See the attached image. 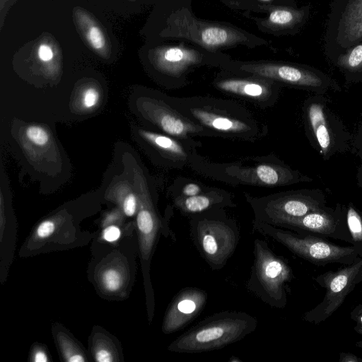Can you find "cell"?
<instances>
[{
    "mask_svg": "<svg viewBox=\"0 0 362 362\" xmlns=\"http://www.w3.org/2000/svg\"><path fill=\"white\" fill-rule=\"evenodd\" d=\"M167 98L183 115L203 127L209 136L255 141L268 132L265 124L235 101L207 96Z\"/></svg>",
    "mask_w": 362,
    "mask_h": 362,
    "instance_id": "obj_1",
    "label": "cell"
},
{
    "mask_svg": "<svg viewBox=\"0 0 362 362\" xmlns=\"http://www.w3.org/2000/svg\"><path fill=\"white\" fill-rule=\"evenodd\" d=\"M253 316L240 311L215 313L177 337L168 347L175 353H200L219 349L242 340L257 327Z\"/></svg>",
    "mask_w": 362,
    "mask_h": 362,
    "instance_id": "obj_2",
    "label": "cell"
},
{
    "mask_svg": "<svg viewBox=\"0 0 362 362\" xmlns=\"http://www.w3.org/2000/svg\"><path fill=\"white\" fill-rule=\"evenodd\" d=\"M223 209L190 216V235L210 267L223 268L234 253L240 239L238 228Z\"/></svg>",
    "mask_w": 362,
    "mask_h": 362,
    "instance_id": "obj_3",
    "label": "cell"
},
{
    "mask_svg": "<svg viewBox=\"0 0 362 362\" xmlns=\"http://www.w3.org/2000/svg\"><path fill=\"white\" fill-rule=\"evenodd\" d=\"M252 224L254 231L276 240L291 252L316 266L325 267L332 263L345 266L362 256V248L352 245H338L326 238L298 233L255 219Z\"/></svg>",
    "mask_w": 362,
    "mask_h": 362,
    "instance_id": "obj_4",
    "label": "cell"
},
{
    "mask_svg": "<svg viewBox=\"0 0 362 362\" xmlns=\"http://www.w3.org/2000/svg\"><path fill=\"white\" fill-rule=\"evenodd\" d=\"M253 255L247 289L273 308H285L288 285L293 277L291 267L270 249L267 243L258 238L254 241Z\"/></svg>",
    "mask_w": 362,
    "mask_h": 362,
    "instance_id": "obj_5",
    "label": "cell"
},
{
    "mask_svg": "<svg viewBox=\"0 0 362 362\" xmlns=\"http://www.w3.org/2000/svg\"><path fill=\"white\" fill-rule=\"evenodd\" d=\"M264 159L262 157V160L253 165H245L240 162L214 163L204 159L199 173L233 185L276 187L312 181L310 177L279 161H269V157Z\"/></svg>",
    "mask_w": 362,
    "mask_h": 362,
    "instance_id": "obj_6",
    "label": "cell"
},
{
    "mask_svg": "<svg viewBox=\"0 0 362 362\" xmlns=\"http://www.w3.org/2000/svg\"><path fill=\"white\" fill-rule=\"evenodd\" d=\"M255 220L274 226L287 218L303 216L325 206V197L320 190H297L253 197L246 194Z\"/></svg>",
    "mask_w": 362,
    "mask_h": 362,
    "instance_id": "obj_7",
    "label": "cell"
},
{
    "mask_svg": "<svg viewBox=\"0 0 362 362\" xmlns=\"http://www.w3.org/2000/svg\"><path fill=\"white\" fill-rule=\"evenodd\" d=\"M314 280L325 289V294L319 304L304 314L303 319L318 325L329 318L356 285L362 282V256L352 264L336 271H327L315 276Z\"/></svg>",
    "mask_w": 362,
    "mask_h": 362,
    "instance_id": "obj_8",
    "label": "cell"
},
{
    "mask_svg": "<svg viewBox=\"0 0 362 362\" xmlns=\"http://www.w3.org/2000/svg\"><path fill=\"white\" fill-rule=\"evenodd\" d=\"M139 109L143 117L161 133L188 141L196 140L197 136H209L203 127L178 111L167 95L142 97Z\"/></svg>",
    "mask_w": 362,
    "mask_h": 362,
    "instance_id": "obj_9",
    "label": "cell"
},
{
    "mask_svg": "<svg viewBox=\"0 0 362 362\" xmlns=\"http://www.w3.org/2000/svg\"><path fill=\"white\" fill-rule=\"evenodd\" d=\"M229 70L238 74H250L276 82L324 93L335 86L328 79L315 72L301 67L271 62H238L232 64Z\"/></svg>",
    "mask_w": 362,
    "mask_h": 362,
    "instance_id": "obj_10",
    "label": "cell"
},
{
    "mask_svg": "<svg viewBox=\"0 0 362 362\" xmlns=\"http://www.w3.org/2000/svg\"><path fill=\"white\" fill-rule=\"evenodd\" d=\"M174 36L189 40L207 49L246 42L247 36L234 28L218 23L204 22L190 15L175 13L170 22Z\"/></svg>",
    "mask_w": 362,
    "mask_h": 362,
    "instance_id": "obj_11",
    "label": "cell"
},
{
    "mask_svg": "<svg viewBox=\"0 0 362 362\" xmlns=\"http://www.w3.org/2000/svg\"><path fill=\"white\" fill-rule=\"evenodd\" d=\"M274 226L298 233L352 243L346 223V207L340 204L334 208L324 206L300 217L284 218Z\"/></svg>",
    "mask_w": 362,
    "mask_h": 362,
    "instance_id": "obj_12",
    "label": "cell"
},
{
    "mask_svg": "<svg viewBox=\"0 0 362 362\" xmlns=\"http://www.w3.org/2000/svg\"><path fill=\"white\" fill-rule=\"evenodd\" d=\"M221 75L213 81L219 91L252 103L261 108L274 105L278 100L282 85L259 76L241 74Z\"/></svg>",
    "mask_w": 362,
    "mask_h": 362,
    "instance_id": "obj_13",
    "label": "cell"
},
{
    "mask_svg": "<svg viewBox=\"0 0 362 362\" xmlns=\"http://www.w3.org/2000/svg\"><path fill=\"white\" fill-rule=\"evenodd\" d=\"M305 127L321 154L328 158L339 150V133L334 127V116L326 100L315 96L308 98L303 106Z\"/></svg>",
    "mask_w": 362,
    "mask_h": 362,
    "instance_id": "obj_14",
    "label": "cell"
},
{
    "mask_svg": "<svg viewBox=\"0 0 362 362\" xmlns=\"http://www.w3.org/2000/svg\"><path fill=\"white\" fill-rule=\"evenodd\" d=\"M139 135L158 153L164 165L170 168L193 167L199 161L197 148L201 146L198 140L180 139L161 132L139 129Z\"/></svg>",
    "mask_w": 362,
    "mask_h": 362,
    "instance_id": "obj_15",
    "label": "cell"
},
{
    "mask_svg": "<svg viewBox=\"0 0 362 362\" xmlns=\"http://www.w3.org/2000/svg\"><path fill=\"white\" fill-rule=\"evenodd\" d=\"M203 62L204 56L200 52L184 46L160 48L154 57L156 69L165 77L164 83L170 88L185 86L187 73Z\"/></svg>",
    "mask_w": 362,
    "mask_h": 362,
    "instance_id": "obj_16",
    "label": "cell"
},
{
    "mask_svg": "<svg viewBox=\"0 0 362 362\" xmlns=\"http://www.w3.org/2000/svg\"><path fill=\"white\" fill-rule=\"evenodd\" d=\"M134 180L137 188L136 225L139 233L140 250L147 269L161 228V221L156 211L144 177L139 170H134Z\"/></svg>",
    "mask_w": 362,
    "mask_h": 362,
    "instance_id": "obj_17",
    "label": "cell"
},
{
    "mask_svg": "<svg viewBox=\"0 0 362 362\" xmlns=\"http://www.w3.org/2000/svg\"><path fill=\"white\" fill-rule=\"evenodd\" d=\"M207 293L198 288L188 287L177 293L164 317L162 330L165 334L177 332L194 320L207 301Z\"/></svg>",
    "mask_w": 362,
    "mask_h": 362,
    "instance_id": "obj_18",
    "label": "cell"
},
{
    "mask_svg": "<svg viewBox=\"0 0 362 362\" xmlns=\"http://www.w3.org/2000/svg\"><path fill=\"white\" fill-rule=\"evenodd\" d=\"M174 204L182 214L187 216L235 206L228 192L213 188L194 196H175Z\"/></svg>",
    "mask_w": 362,
    "mask_h": 362,
    "instance_id": "obj_19",
    "label": "cell"
},
{
    "mask_svg": "<svg viewBox=\"0 0 362 362\" xmlns=\"http://www.w3.org/2000/svg\"><path fill=\"white\" fill-rule=\"evenodd\" d=\"M341 37L346 42L362 38V0H349L341 20Z\"/></svg>",
    "mask_w": 362,
    "mask_h": 362,
    "instance_id": "obj_20",
    "label": "cell"
},
{
    "mask_svg": "<svg viewBox=\"0 0 362 362\" xmlns=\"http://www.w3.org/2000/svg\"><path fill=\"white\" fill-rule=\"evenodd\" d=\"M303 15V11L287 7H276L272 9L264 24L274 29L287 28L300 21Z\"/></svg>",
    "mask_w": 362,
    "mask_h": 362,
    "instance_id": "obj_21",
    "label": "cell"
},
{
    "mask_svg": "<svg viewBox=\"0 0 362 362\" xmlns=\"http://www.w3.org/2000/svg\"><path fill=\"white\" fill-rule=\"evenodd\" d=\"M113 195L119 202L123 212L127 216H132L138 210V197L129 185L122 182L114 186Z\"/></svg>",
    "mask_w": 362,
    "mask_h": 362,
    "instance_id": "obj_22",
    "label": "cell"
},
{
    "mask_svg": "<svg viewBox=\"0 0 362 362\" xmlns=\"http://www.w3.org/2000/svg\"><path fill=\"white\" fill-rule=\"evenodd\" d=\"M346 218L351 245L362 248V212L349 203L346 207Z\"/></svg>",
    "mask_w": 362,
    "mask_h": 362,
    "instance_id": "obj_23",
    "label": "cell"
},
{
    "mask_svg": "<svg viewBox=\"0 0 362 362\" xmlns=\"http://www.w3.org/2000/svg\"><path fill=\"white\" fill-rule=\"evenodd\" d=\"M337 64L342 69L351 71L362 70V44L356 46L337 59Z\"/></svg>",
    "mask_w": 362,
    "mask_h": 362,
    "instance_id": "obj_24",
    "label": "cell"
},
{
    "mask_svg": "<svg viewBox=\"0 0 362 362\" xmlns=\"http://www.w3.org/2000/svg\"><path fill=\"white\" fill-rule=\"evenodd\" d=\"M24 137L28 143L37 147H45L50 141L48 130L40 125H29L24 131Z\"/></svg>",
    "mask_w": 362,
    "mask_h": 362,
    "instance_id": "obj_25",
    "label": "cell"
},
{
    "mask_svg": "<svg viewBox=\"0 0 362 362\" xmlns=\"http://www.w3.org/2000/svg\"><path fill=\"white\" fill-rule=\"evenodd\" d=\"M100 100V93L94 86H88L83 89L80 96V105L85 110H94Z\"/></svg>",
    "mask_w": 362,
    "mask_h": 362,
    "instance_id": "obj_26",
    "label": "cell"
},
{
    "mask_svg": "<svg viewBox=\"0 0 362 362\" xmlns=\"http://www.w3.org/2000/svg\"><path fill=\"white\" fill-rule=\"evenodd\" d=\"M86 39L90 47L98 52H102L106 46V40L101 29L97 25H90L86 32Z\"/></svg>",
    "mask_w": 362,
    "mask_h": 362,
    "instance_id": "obj_27",
    "label": "cell"
},
{
    "mask_svg": "<svg viewBox=\"0 0 362 362\" xmlns=\"http://www.w3.org/2000/svg\"><path fill=\"white\" fill-rule=\"evenodd\" d=\"M101 280L103 287L109 292L117 291L122 284L121 274L112 268L107 269L103 273Z\"/></svg>",
    "mask_w": 362,
    "mask_h": 362,
    "instance_id": "obj_28",
    "label": "cell"
},
{
    "mask_svg": "<svg viewBox=\"0 0 362 362\" xmlns=\"http://www.w3.org/2000/svg\"><path fill=\"white\" fill-rule=\"evenodd\" d=\"M206 189H204L202 185L199 183L196 182H188L184 184L179 189L178 193H175V196L191 197L199 194Z\"/></svg>",
    "mask_w": 362,
    "mask_h": 362,
    "instance_id": "obj_29",
    "label": "cell"
},
{
    "mask_svg": "<svg viewBox=\"0 0 362 362\" xmlns=\"http://www.w3.org/2000/svg\"><path fill=\"white\" fill-rule=\"evenodd\" d=\"M55 229L54 223L49 220L42 221L37 228V234L40 238H47L51 235Z\"/></svg>",
    "mask_w": 362,
    "mask_h": 362,
    "instance_id": "obj_30",
    "label": "cell"
},
{
    "mask_svg": "<svg viewBox=\"0 0 362 362\" xmlns=\"http://www.w3.org/2000/svg\"><path fill=\"white\" fill-rule=\"evenodd\" d=\"M37 56L41 62H48L53 59L54 52L49 45L41 44L37 49Z\"/></svg>",
    "mask_w": 362,
    "mask_h": 362,
    "instance_id": "obj_31",
    "label": "cell"
},
{
    "mask_svg": "<svg viewBox=\"0 0 362 362\" xmlns=\"http://www.w3.org/2000/svg\"><path fill=\"white\" fill-rule=\"evenodd\" d=\"M350 317L352 320L356 322L354 330L357 333L362 332V305H356L351 312Z\"/></svg>",
    "mask_w": 362,
    "mask_h": 362,
    "instance_id": "obj_32",
    "label": "cell"
},
{
    "mask_svg": "<svg viewBox=\"0 0 362 362\" xmlns=\"http://www.w3.org/2000/svg\"><path fill=\"white\" fill-rule=\"evenodd\" d=\"M120 230L115 226H110L105 228L103 233V238L108 242H114L120 237Z\"/></svg>",
    "mask_w": 362,
    "mask_h": 362,
    "instance_id": "obj_33",
    "label": "cell"
},
{
    "mask_svg": "<svg viewBox=\"0 0 362 362\" xmlns=\"http://www.w3.org/2000/svg\"><path fill=\"white\" fill-rule=\"evenodd\" d=\"M95 358L99 362H111L113 361L112 354L106 347H99L95 353Z\"/></svg>",
    "mask_w": 362,
    "mask_h": 362,
    "instance_id": "obj_34",
    "label": "cell"
},
{
    "mask_svg": "<svg viewBox=\"0 0 362 362\" xmlns=\"http://www.w3.org/2000/svg\"><path fill=\"white\" fill-rule=\"evenodd\" d=\"M339 362H362V358L351 354L341 352L339 354Z\"/></svg>",
    "mask_w": 362,
    "mask_h": 362,
    "instance_id": "obj_35",
    "label": "cell"
},
{
    "mask_svg": "<svg viewBox=\"0 0 362 362\" xmlns=\"http://www.w3.org/2000/svg\"><path fill=\"white\" fill-rule=\"evenodd\" d=\"M33 360L36 362H47V356L43 351H37L34 355Z\"/></svg>",
    "mask_w": 362,
    "mask_h": 362,
    "instance_id": "obj_36",
    "label": "cell"
},
{
    "mask_svg": "<svg viewBox=\"0 0 362 362\" xmlns=\"http://www.w3.org/2000/svg\"><path fill=\"white\" fill-rule=\"evenodd\" d=\"M358 334L361 336L362 337V332H358ZM356 346L358 347V348H361L362 349V340L358 341L356 343Z\"/></svg>",
    "mask_w": 362,
    "mask_h": 362,
    "instance_id": "obj_37",
    "label": "cell"
},
{
    "mask_svg": "<svg viewBox=\"0 0 362 362\" xmlns=\"http://www.w3.org/2000/svg\"><path fill=\"white\" fill-rule=\"evenodd\" d=\"M260 1H269L271 0H260Z\"/></svg>",
    "mask_w": 362,
    "mask_h": 362,
    "instance_id": "obj_38",
    "label": "cell"
},
{
    "mask_svg": "<svg viewBox=\"0 0 362 362\" xmlns=\"http://www.w3.org/2000/svg\"><path fill=\"white\" fill-rule=\"evenodd\" d=\"M361 292H362V290H361Z\"/></svg>",
    "mask_w": 362,
    "mask_h": 362,
    "instance_id": "obj_39",
    "label": "cell"
}]
</instances>
